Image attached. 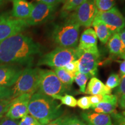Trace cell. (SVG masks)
Returning a JSON list of instances; mask_svg holds the SVG:
<instances>
[{
    "mask_svg": "<svg viewBox=\"0 0 125 125\" xmlns=\"http://www.w3.org/2000/svg\"><path fill=\"white\" fill-rule=\"evenodd\" d=\"M41 46L32 38L20 33L0 41V64H30Z\"/></svg>",
    "mask_w": 125,
    "mask_h": 125,
    "instance_id": "1",
    "label": "cell"
},
{
    "mask_svg": "<svg viewBox=\"0 0 125 125\" xmlns=\"http://www.w3.org/2000/svg\"><path fill=\"white\" fill-rule=\"evenodd\" d=\"M63 111L56 99L37 92L31 97L29 113L41 123L46 125L62 116Z\"/></svg>",
    "mask_w": 125,
    "mask_h": 125,
    "instance_id": "2",
    "label": "cell"
},
{
    "mask_svg": "<svg viewBox=\"0 0 125 125\" xmlns=\"http://www.w3.org/2000/svg\"><path fill=\"white\" fill-rule=\"evenodd\" d=\"M64 21L54 25L51 38L59 46L75 48L79 41V26L69 15Z\"/></svg>",
    "mask_w": 125,
    "mask_h": 125,
    "instance_id": "3",
    "label": "cell"
},
{
    "mask_svg": "<svg viewBox=\"0 0 125 125\" xmlns=\"http://www.w3.org/2000/svg\"><path fill=\"white\" fill-rule=\"evenodd\" d=\"M82 52L75 48L57 47L44 54L38 62V65H46L51 68H63L69 62L78 60Z\"/></svg>",
    "mask_w": 125,
    "mask_h": 125,
    "instance_id": "4",
    "label": "cell"
},
{
    "mask_svg": "<svg viewBox=\"0 0 125 125\" xmlns=\"http://www.w3.org/2000/svg\"><path fill=\"white\" fill-rule=\"evenodd\" d=\"M40 68L27 67L23 70L19 77L11 88L13 100L23 94L32 95L37 92L40 81Z\"/></svg>",
    "mask_w": 125,
    "mask_h": 125,
    "instance_id": "5",
    "label": "cell"
},
{
    "mask_svg": "<svg viewBox=\"0 0 125 125\" xmlns=\"http://www.w3.org/2000/svg\"><path fill=\"white\" fill-rule=\"evenodd\" d=\"M67 90V87L61 82L53 71L40 70L37 92L56 99L64 94Z\"/></svg>",
    "mask_w": 125,
    "mask_h": 125,
    "instance_id": "6",
    "label": "cell"
},
{
    "mask_svg": "<svg viewBox=\"0 0 125 125\" xmlns=\"http://www.w3.org/2000/svg\"><path fill=\"white\" fill-rule=\"evenodd\" d=\"M29 27L26 20L13 18L10 12L0 14V41L21 33Z\"/></svg>",
    "mask_w": 125,
    "mask_h": 125,
    "instance_id": "7",
    "label": "cell"
},
{
    "mask_svg": "<svg viewBox=\"0 0 125 125\" xmlns=\"http://www.w3.org/2000/svg\"><path fill=\"white\" fill-rule=\"evenodd\" d=\"M57 6L37 2L34 4L30 16L25 20L29 26L46 23L54 18Z\"/></svg>",
    "mask_w": 125,
    "mask_h": 125,
    "instance_id": "8",
    "label": "cell"
},
{
    "mask_svg": "<svg viewBox=\"0 0 125 125\" xmlns=\"http://www.w3.org/2000/svg\"><path fill=\"white\" fill-rule=\"evenodd\" d=\"M97 12L95 0H85L74 12L70 15L79 26L89 27Z\"/></svg>",
    "mask_w": 125,
    "mask_h": 125,
    "instance_id": "9",
    "label": "cell"
},
{
    "mask_svg": "<svg viewBox=\"0 0 125 125\" xmlns=\"http://www.w3.org/2000/svg\"><path fill=\"white\" fill-rule=\"evenodd\" d=\"M95 18L104 23L112 34L118 33L125 27V17L116 7L107 11H98Z\"/></svg>",
    "mask_w": 125,
    "mask_h": 125,
    "instance_id": "10",
    "label": "cell"
},
{
    "mask_svg": "<svg viewBox=\"0 0 125 125\" xmlns=\"http://www.w3.org/2000/svg\"><path fill=\"white\" fill-rule=\"evenodd\" d=\"M100 60L99 52H82L78 59V72L89 77H95L97 74Z\"/></svg>",
    "mask_w": 125,
    "mask_h": 125,
    "instance_id": "11",
    "label": "cell"
},
{
    "mask_svg": "<svg viewBox=\"0 0 125 125\" xmlns=\"http://www.w3.org/2000/svg\"><path fill=\"white\" fill-rule=\"evenodd\" d=\"M32 95L23 94L12 100L5 114V117L16 120L29 114V104Z\"/></svg>",
    "mask_w": 125,
    "mask_h": 125,
    "instance_id": "12",
    "label": "cell"
},
{
    "mask_svg": "<svg viewBox=\"0 0 125 125\" xmlns=\"http://www.w3.org/2000/svg\"><path fill=\"white\" fill-rule=\"evenodd\" d=\"M23 70L18 65L0 64V87H12Z\"/></svg>",
    "mask_w": 125,
    "mask_h": 125,
    "instance_id": "13",
    "label": "cell"
},
{
    "mask_svg": "<svg viewBox=\"0 0 125 125\" xmlns=\"http://www.w3.org/2000/svg\"><path fill=\"white\" fill-rule=\"evenodd\" d=\"M77 48L82 52H98L97 37L94 30L88 28L83 32Z\"/></svg>",
    "mask_w": 125,
    "mask_h": 125,
    "instance_id": "14",
    "label": "cell"
},
{
    "mask_svg": "<svg viewBox=\"0 0 125 125\" xmlns=\"http://www.w3.org/2000/svg\"><path fill=\"white\" fill-rule=\"evenodd\" d=\"M12 2V9L10 11L13 18L26 20L32 11L34 4L27 0H9Z\"/></svg>",
    "mask_w": 125,
    "mask_h": 125,
    "instance_id": "15",
    "label": "cell"
},
{
    "mask_svg": "<svg viewBox=\"0 0 125 125\" xmlns=\"http://www.w3.org/2000/svg\"><path fill=\"white\" fill-rule=\"evenodd\" d=\"M118 103V98L115 94H106L103 96L102 102L93 108V109L97 113L111 114L115 112V109Z\"/></svg>",
    "mask_w": 125,
    "mask_h": 125,
    "instance_id": "16",
    "label": "cell"
},
{
    "mask_svg": "<svg viewBox=\"0 0 125 125\" xmlns=\"http://www.w3.org/2000/svg\"><path fill=\"white\" fill-rule=\"evenodd\" d=\"M82 119L87 125H112L111 117L109 115L97 112H82Z\"/></svg>",
    "mask_w": 125,
    "mask_h": 125,
    "instance_id": "17",
    "label": "cell"
},
{
    "mask_svg": "<svg viewBox=\"0 0 125 125\" xmlns=\"http://www.w3.org/2000/svg\"><path fill=\"white\" fill-rule=\"evenodd\" d=\"M85 93L93 95H106L111 93V89L96 77H92L88 83Z\"/></svg>",
    "mask_w": 125,
    "mask_h": 125,
    "instance_id": "18",
    "label": "cell"
},
{
    "mask_svg": "<svg viewBox=\"0 0 125 125\" xmlns=\"http://www.w3.org/2000/svg\"><path fill=\"white\" fill-rule=\"evenodd\" d=\"M108 41V48L111 55L114 57H121L125 54V46L118 33L112 34Z\"/></svg>",
    "mask_w": 125,
    "mask_h": 125,
    "instance_id": "19",
    "label": "cell"
},
{
    "mask_svg": "<svg viewBox=\"0 0 125 125\" xmlns=\"http://www.w3.org/2000/svg\"><path fill=\"white\" fill-rule=\"evenodd\" d=\"M92 26L94 29L97 37L99 39L100 41L105 44L112 34L107 26L101 20L95 18L92 23Z\"/></svg>",
    "mask_w": 125,
    "mask_h": 125,
    "instance_id": "20",
    "label": "cell"
},
{
    "mask_svg": "<svg viewBox=\"0 0 125 125\" xmlns=\"http://www.w3.org/2000/svg\"><path fill=\"white\" fill-rule=\"evenodd\" d=\"M60 81L67 88L73 85L74 81V76L67 71L64 68H54V71Z\"/></svg>",
    "mask_w": 125,
    "mask_h": 125,
    "instance_id": "21",
    "label": "cell"
},
{
    "mask_svg": "<svg viewBox=\"0 0 125 125\" xmlns=\"http://www.w3.org/2000/svg\"><path fill=\"white\" fill-rule=\"evenodd\" d=\"M85 0H66L62 8V16L66 18L72 12H74Z\"/></svg>",
    "mask_w": 125,
    "mask_h": 125,
    "instance_id": "22",
    "label": "cell"
},
{
    "mask_svg": "<svg viewBox=\"0 0 125 125\" xmlns=\"http://www.w3.org/2000/svg\"><path fill=\"white\" fill-rule=\"evenodd\" d=\"M98 11L105 12L113 8L115 5V0H95Z\"/></svg>",
    "mask_w": 125,
    "mask_h": 125,
    "instance_id": "23",
    "label": "cell"
},
{
    "mask_svg": "<svg viewBox=\"0 0 125 125\" xmlns=\"http://www.w3.org/2000/svg\"><path fill=\"white\" fill-rule=\"evenodd\" d=\"M89 77L86 75L79 73H76L74 78V80L76 83L79 87V90L81 93H85L86 90V85Z\"/></svg>",
    "mask_w": 125,
    "mask_h": 125,
    "instance_id": "24",
    "label": "cell"
},
{
    "mask_svg": "<svg viewBox=\"0 0 125 125\" xmlns=\"http://www.w3.org/2000/svg\"><path fill=\"white\" fill-rule=\"evenodd\" d=\"M56 100H59L62 104L70 107H75L77 105V100L73 96L67 94H65L64 96L58 97Z\"/></svg>",
    "mask_w": 125,
    "mask_h": 125,
    "instance_id": "25",
    "label": "cell"
},
{
    "mask_svg": "<svg viewBox=\"0 0 125 125\" xmlns=\"http://www.w3.org/2000/svg\"><path fill=\"white\" fill-rule=\"evenodd\" d=\"M121 78L119 75L116 73H112L109 76L106 82V86L108 87L109 89H112L115 87H118L121 83Z\"/></svg>",
    "mask_w": 125,
    "mask_h": 125,
    "instance_id": "26",
    "label": "cell"
},
{
    "mask_svg": "<svg viewBox=\"0 0 125 125\" xmlns=\"http://www.w3.org/2000/svg\"><path fill=\"white\" fill-rule=\"evenodd\" d=\"M113 122L112 125H125V111L114 112L111 114Z\"/></svg>",
    "mask_w": 125,
    "mask_h": 125,
    "instance_id": "27",
    "label": "cell"
},
{
    "mask_svg": "<svg viewBox=\"0 0 125 125\" xmlns=\"http://www.w3.org/2000/svg\"><path fill=\"white\" fill-rule=\"evenodd\" d=\"M62 125H86L78 117L74 116H64Z\"/></svg>",
    "mask_w": 125,
    "mask_h": 125,
    "instance_id": "28",
    "label": "cell"
},
{
    "mask_svg": "<svg viewBox=\"0 0 125 125\" xmlns=\"http://www.w3.org/2000/svg\"><path fill=\"white\" fill-rule=\"evenodd\" d=\"M19 125H41L35 118L30 115H27L21 118Z\"/></svg>",
    "mask_w": 125,
    "mask_h": 125,
    "instance_id": "29",
    "label": "cell"
},
{
    "mask_svg": "<svg viewBox=\"0 0 125 125\" xmlns=\"http://www.w3.org/2000/svg\"><path fill=\"white\" fill-rule=\"evenodd\" d=\"M64 69L68 71V73L73 75V76H75L76 73H78V60L73 61L67 64L63 67Z\"/></svg>",
    "mask_w": 125,
    "mask_h": 125,
    "instance_id": "30",
    "label": "cell"
},
{
    "mask_svg": "<svg viewBox=\"0 0 125 125\" xmlns=\"http://www.w3.org/2000/svg\"><path fill=\"white\" fill-rule=\"evenodd\" d=\"M77 105L82 109H89L91 107L89 100V97L84 96L79 98L77 101Z\"/></svg>",
    "mask_w": 125,
    "mask_h": 125,
    "instance_id": "31",
    "label": "cell"
},
{
    "mask_svg": "<svg viewBox=\"0 0 125 125\" xmlns=\"http://www.w3.org/2000/svg\"><path fill=\"white\" fill-rule=\"evenodd\" d=\"M115 93L118 98L122 96H125V75L121 78V83L115 90Z\"/></svg>",
    "mask_w": 125,
    "mask_h": 125,
    "instance_id": "32",
    "label": "cell"
},
{
    "mask_svg": "<svg viewBox=\"0 0 125 125\" xmlns=\"http://www.w3.org/2000/svg\"><path fill=\"white\" fill-rule=\"evenodd\" d=\"M12 92L11 88L0 87V100L11 98Z\"/></svg>",
    "mask_w": 125,
    "mask_h": 125,
    "instance_id": "33",
    "label": "cell"
},
{
    "mask_svg": "<svg viewBox=\"0 0 125 125\" xmlns=\"http://www.w3.org/2000/svg\"><path fill=\"white\" fill-rule=\"evenodd\" d=\"M103 96L104 95H93L89 97V100L90 103V105L92 109L96 106L97 104H98V103L102 102L103 100Z\"/></svg>",
    "mask_w": 125,
    "mask_h": 125,
    "instance_id": "34",
    "label": "cell"
},
{
    "mask_svg": "<svg viewBox=\"0 0 125 125\" xmlns=\"http://www.w3.org/2000/svg\"><path fill=\"white\" fill-rule=\"evenodd\" d=\"M0 125H19V122L15 120L4 116L0 120Z\"/></svg>",
    "mask_w": 125,
    "mask_h": 125,
    "instance_id": "35",
    "label": "cell"
},
{
    "mask_svg": "<svg viewBox=\"0 0 125 125\" xmlns=\"http://www.w3.org/2000/svg\"><path fill=\"white\" fill-rule=\"evenodd\" d=\"M37 2H40L52 5H58L60 3H64L66 0H36Z\"/></svg>",
    "mask_w": 125,
    "mask_h": 125,
    "instance_id": "36",
    "label": "cell"
},
{
    "mask_svg": "<svg viewBox=\"0 0 125 125\" xmlns=\"http://www.w3.org/2000/svg\"><path fill=\"white\" fill-rule=\"evenodd\" d=\"M121 58L123 59V60L122 61L121 64H120L119 76L121 78L125 75V54L122 56Z\"/></svg>",
    "mask_w": 125,
    "mask_h": 125,
    "instance_id": "37",
    "label": "cell"
},
{
    "mask_svg": "<svg viewBox=\"0 0 125 125\" xmlns=\"http://www.w3.org/2000/svg\"><path fill=\"white\" fill-rule=\"evenodd\" d=\"M64 116H62L59 118L53 120V121H51V122L46 125H62V121H63Z\"/></svg>",
    "mask_w": 125,
    "mask_h": 125,
    "instance_id": "38",
    "label": "cell"
},
{
    "mask_svg": "<svg viewBox=\"0 0 125 125\" xmlns=\"http://www.w3.org/2000/svg\"><path fill=\"white\" fill-rule=\"evenodd\" d=\"M118 104L120 107L123 109V111H125V96H122L119 97Z\"/></svg>",
    "mask_w": 125,
    "mask_h": 125,
    "instance_id": "39",
    "label": "cell"
},
{
    "mask_svg": "<svg viewBox=\"0 0 125 125\" xmlns=\"http://www.w3.org/2000/svg\"><path fill=\"white\" fill-rule=\"evenodd\" d=\"M118 33L119 34V37L120 38H121L122 42L123 45H124V46H125V28H123V29H122L119 32H118Z\"/></svg>",
    "mask_w": 125,
    "mask_h": 125,
    "instance_id": "40",
    "label": "cell"
},
{
    "mask_svg": "<svg viewBox=\"0 0 125 125\" xmlns=\"http://www.w3.org/2000/svg\"><path fill=\"white\" fill-rule=\"evenodd\" d=\"M7 1H9V0H0V7H1L5 2H7Z\"/></svg>",
    "mask_w": 125,
    "mask_h": 125,
    "instance_id": "41",
    "label": "cell"
},
{
    "mask_svg": "<svg viewBox=\"0 0 125 125\" xmlns=\"http://www.w3.org/2000/svg\"><path fill=\"white\" fill-rule=\"evenodd\" d=\"M124 28L125 29V27H124Z\"/></svg>",
    "mask_w": 125,
    "mask_h": 125,
    "instance_id": "42",
    "label": "cell"
},
{
    "mask_svg": "<svg viewBox=\"0 0 125 125\" xmlns=\"http://www.w3.org/2000/svg\"><path fill=\"white\" fill-rule=\"evenodd\" d=\"M121 1H125V0H121Z\"/></svg>",
    "mask_w": 125,
    "mask_h": 125,
    "instance_id": "43",
    "label": "cell"
}]
</instances>
